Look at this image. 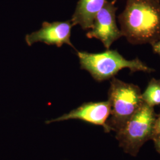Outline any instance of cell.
Masks as SVG:
<instances>
[{
    "mask_svg": "<svg viewBox=\"0 0 160 160\" xmlns=\"http://www.w3.org/2000/svg\"><path fill=\"white\" fill-rule=\"evenodd\" d=\"M118 8L112 2L107 1L97 13L91 30L86 34L88 38H96L109 49L114 41L122 36L116 21V12Z\"/></svg>",
    "mask_w": 160,
    "mask_h": 160,
    "instance_id": "5b68a950",
    "label": "cell"
},
{
    "mask_svg": "<svg viewBox=\"0 0 160 160\" xmlns=\"http://www.w3.org/2000/svg\"><path fill=\"white\" fill-rule=\"evenodd\" d=\"M118 1V0H113V1H112V2L113 4H114L116 2V1Z\"/></svg>",
    "mask_w": 160,
    "mask_h": 160,
    "instance_id": "4fadbf2b",
    "label": "cell"
},
{
    "mask_svg": "<svg viewBox=\"0 0 160 160\" xmlns=\"http://www.w3.org/2000/svg\"><path fill=\"white\" fill-rule=\"evenodd\" d=\"M142 98L152 107L160 104V80L152 78L149 82L145 91L142 94Z\"/></svg>",
    "mask_w": 160,
    "mask_h": 160,
    "instance_id": "9c48e42d",
    "label": "cell"
},
{
    "mask_svg": "<svg viewBox=\"0 0 160 160\" xmlns=\"http://www.w3.org/2000/svg\"><path fill=\"white\" fill-rule=\"evenodd\" d=\"M72 26H74L71 20L53 23L45 22L40 30L26 36V42L29 46L40 42L58 47H61L63 44H67L74 48L70 40L71 30Z\"/></svg>",
    "mask_w": 160,
    "mask_h": 160,
    "instance_id": "8992f818",
    "label": "cell"
},
{
    "mask_svg": "<svg viewBox=\"0 0 160 160\" xmlns=\"http://www.w3.org/2000/svg\"><path fill=\"white\" fill-rule=\"evenodd\" d=\"M152 140L154 141L155 148L156 149L157 151L160 154V135L153 138Z\"/></svg>",
    "mask_w": 160,
    "mask_h": 160,
    "instance_id": "8fae6325",
    "label": "cell"
},
{
    "mask_svg": "<svg viewBox=\"0 0 160 160\" xmlns=\"http://www.w3.org/2000/svg\"><path fill=\"white\" fill-rule=\"evenodd\" d=\"M118 20L129 43L152 45L160 39V0H127Z\"/></svg>",
    "mask_w": 160,
    "mask_h": 160,
    "instance_id": "6da1fadb",
    "label": "cell"
},
{
    "mask_svg": "<svg viewBox=\"0 0 160 160\" xmlns=\"http://www.w3.org/2000/svg\"><path fill=\"white\" fill-rule=\"evenodd\" d=\"M160 135V114H157L154 128V137Z\"/></svg>",
    "mask_w": 160,
    "mask_h": 160,
    "instance_id": "30bf717a",
    "label": "cell"
},
{
    "mask_svg": "<svg viewBox=\"0 0 160 160\" xmlns=\"http://www.w3.org/2000/svg\"><path fill=\"white\" fill-rule=\"evenodd\" d=\"M151 45L152 46V49L155 53L158 54L160 57V39L155 42Z\"/></svg>",
    "mask_w": 160,
    "mask_h": 160,
    "instance_id": "7c38bea8",
    "label": "cell"
},
{
    "mask_svg": "<svg viewBox=\"0 0 160 160\" xmlns=\"http://www.w3.org/2000/svg\"><path fill=\"white\" fill-rule=\"evenodd\" d=\"M108 0H79L71 18L73 26L80 25L84 30L92 28L94 18Z\"/></svg>",
    "mask_w": 160,
    "mask_h": 160,
    "instance_id": "ba28073f",
    "label": "cell"
},
{
    "mask_svg": "<svg viewBox=\"0 0 160 160\" xmlns=\"http://www.w3.org/2000/svg\"><path fill=\"white\" fill-rule=\"evenodd\" d=\"M110 114L106 132H117L135 114L143 102L139 87L113 77L108 92Z\"/></svg>",
    "mask_w": 160,
    "mask_h": 160,
    "instance_id": "7a4b0ae2",
    "label": "cell"
},
{
    "mask_svg": "<svg viewBox=\"0 0 160 160\" xmlns=\"http://www.w3.org/2000/svg\"><path fill=\"white\" fill-rule=\"evenodd\" d=\"M110 114L109 101L83 103L80 107L68 113L54 119L46 121V123L61 122L70 119H78L95 125L102 126L105 130L106 122Z\"/></svg>",
    "mask_w": 160,
    "mask_h": 160,
    "instance_id": "52a82bcc",
    "label": "cell"
},
{
    "mask_svg": "<svg viewBox=\"0 0 160 160\" xmlns=\"http://www.w3.org/2000/svg\"><path fill=\"white\" fill-rule=\"evenodd\" d=\"M156 117L154 107L143 102L125 126L116 132L119 145L126 153L137 156L143 144L152 139Z\"/></svg>",
    "mask_w": 160,
    "mask_h": 160,
    "instance_id": "277c9868",
    "label": "cell"
},
{
    "mask_svg": "<svg viewBox=\"0 0 160 160\" xmlns=\"http://www.w3.org/2000/svg\"><path fill=\"white\" fill-rule=\"evenodd\" d=\"M81 68L89 72L94 80L102 81L114 77L123 68H129L131 72L154 71L138 58L127 60L116 50H109L98 53L78 52Z\"/></svg>",
    "mask_w": 160,
    "mask_h": 160,
    "instance_id": "3957f363",
    "label": "cell"
}]
</instances>
